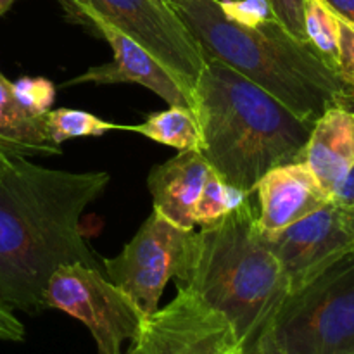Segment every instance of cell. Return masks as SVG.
<instances>
[{
  "label": "cell",
  "mask_w": 354,
  "mask_h": 354,
  "mask_svg": "<svg viewBox=\"0 0 354 354\" xmlns=\"http://www.w3.org/2000/svg\"><path fill=\"white\" fill-rule=\"evenodd\" d=\"M199 44L204 57L220 61L315 123L344 93L341 80L311 47L277 19L242 23L220 0H168Z\"/></svg>",
  "instance_id": "cell-4"
},
{
  "label": "cell",
  "mask_w": 354,
  "mask_h": 354,
  "mask_svg": "<svg viewBox=\"0 0 354 354\" xmlns=\"http://www.w3.org/2000/svg\"><path fill=\"white\" fill-rule=\"evenodd\" d=\"M17 102L33 116L41 118L52 109L55 100V86L44 76H21L10 83Z\"/></svg>",
  "instance_id": "cell-20"
},
{
  "label": "cell",
  "mask_w": 354,
  "mask_h": 354,
  "mask_svg": "<svg viewBox=\"0 0 354 354\" xmlns=\"http://www.w3.org/2000/svg\"><path fill=\"white\" fill-rule=\"evenodd\" d=\"M44 127L48 142L61 145L62 142L82 137H102L111 130H127V127L109 123L99 116L80 109H50L44 114Z\"/></svg>",
  "instance_id": "cell-18"
},
{
  "label": "cell",
  "mask_w": 354,
  "mask_h": 354,
  "mask_svg": "<svg viewBox=\"0 0 354 354\" xmlns=\"http://www.w3.org/2000/svg\"><path fill=\"white\" fill-rule=\"evenodd\" d=\"M258 354H283L280 351L279 346L275 344V341L272 339V335L266 334V337L261 341V346H259Z\"/></svg>",
  "instance_id": "cell-26"
},
{
  "label": "cell",
  "mask_w": 354,
  "mask_h": 354,
  "mask_svg": "<svg viewBox=\"0 0 354 354\" xmlns=\"http://www.w3.org/2000/svg\"><path fill=\"white\" fill-rule=\"evenodd\" d=\"M332 203L335 206L342 207V209H351V207H354V166L351 171L346 175V178L342 180V183L335 190L334 196H332Z\"/></svg>",
  "instance_id": "cell-24"
},
{
  "label": "cell",
  "mask_w": 354,
  "mask_h": 354,
  "mask_svg": "<svg viewBox=\"0 0 354 354\" xmlns=\"http://www.w3.org/2000/svg\"><path fill=\"white\" fill-rule=\"evenodd\" d=\"M301 161L330 197L354 166V113L334 104L315 121Z\"/></svg>",
  "instance_id": "cell-14"
},
{
  "label": "cell",
  "mask_w": 354,
  "mask_h": 354,
  "mask_svg": "<svg viewBox=\"0 0 354 354\" xmlns=\"http://www.w3.org/2000/svg\"><path fill=\"white\" fill-rule=\"evenodd\" d=\"M10 152H12V154H21V152L17 151L16 147H12V145H9V144H6V142L0 140V156L10 154ZM23 156H24V154H23Z\"/></svg>",
  "instance_id": "cell-28"
},
{
  "label": "cell",
  "mask_w": 354,
  "mask_h": 354,
  "mask_svg": "<svg viewBox=\"0 0 354 354\" xmlns=\"http://www.w3.org/2000/svg\"><path fill=\"white\" fill-rule=\"evenodd\" d=\"M0 140L24 156L61 154L59 145L48 142L44 118L33 116L17 102L6 76H0Z\"/></svg>",
  "instance_id": "cell-15"
},
{
  "label": "cell",
  "mask_w": 354,
  "mask_h": 354,
  "mask_svg": "<svg viewBox=\"0 0 354 354\" xmlns=\"http://www.w3.org/2000/svg\"><path fill=\"white\" fill-rule=\"evenodd\" d=\"M196 230L176 227L152 209L137 234L111 259H104L107 279L140 308L145 317L159 308L171 279H180L187 265Z\"/></svg>",
  "instance_id": "cell-8"
},
{
  "label": "cell",
  "mask_w": 354,
  "mask_h": 354,
  "mask_svg": "<svg viewBox=\"0 0 354 354\" xmlns=\"http://www.w3.org/2000/svg\"><path fill=\"white\" fill-rule=\"evenodd\" d=\"M124 354H242L230 322L192 289L145 317Z\"/></svg>",
  "instance_id": "cell-9"
},
{
  "label": "cell",
  "mask_w": 354,
  "mask_h": 354,
  "mask_svg": "<svg viewBox=\"0 0 354 354\" xmlns=\"http://www.w3.org/2000/svg\"><path fill=\"white\" fill-rule=\"evenodd\" d=\"M335 104L346 107V109L353 111L354 113V95H349V93H341V95L335 99Z\"/></svg>",
  "instance_id": "cell-27"
},
{
  "label": "cell",
  "mask_w": 354,
  "mask_h": 354,
  "mask_svg": "<svg viewBox=\"0 0 354 354\" xmlns=\"http://www.w3.org/2000/svg\"><path fill=\"white\" fill-rule=\"evenodd\" d=\"M14 2H16V0H0V17L14 6Z\"/></svg>",
  "instance_id": "cell-30"
},
{
  "label": "cell",
  "mask_w": 354,
  "mask_h": 354,
  "mask_svg": "<svg viewBox=\"0 0 354 354\" xmlns=\"http://www.w3.org/2000/svg\"><path fill=\"white\" fill-rule=\"evenodd\" d=\"M324 2L339 19L354 26V0H324Z\"/></svg>",
  "instance_id": "cell-25"
},
{
  "label": "cell",
  "mask_w": 354,
  "mask_h": 354,
  "mask_svg": "<svg viewBox=\"0 0 354 354\" xmlns=\"http://www.w3.org/2000/svg\"><path fill=\"white\" fill-rule=\"evenodd\" d=\"M78 23L88 24L97 35L104 38L113 48V62L102 66H92L83 75L76 76L62 86L80 85V83H95V85H111V83H137L152 90L161 97L168 106L185 107L194 111V97L190 90L169 73L158 59L149 54L142 45L128 38L114 26L90 10H78L73 17Z\"/></svg>",
  "instance_id": "cell-11"
},
{
  "label": "cell",
  "mask_w": 354,
  "mask_h": 354,
  "mask_svg": "<svg viewBox=\"0 0 354 354\" xmlns=\"http://www.w3.org/2000/svg\"><path fill=\"white\" fill-rule=\"evenodd\" d=\"M339 66L337 76L344 86V93L354 95V26L339 19Z\"/></svg>",
  "instance_id": "cell-22"
},
{
  "label": "cell",
  "mask_w": 354,
  "mask_h": 354,
  "mask_svg": "<svg viewBox=\"0 0 354 354\" xmlns=\"http://www.w3.org/2000/svg\"><path fill=\"white\" fill-rule=\"evenodd\" d=\"M258 227L263 235L279 234L283 228L330 203L328 194L304 161L287 162L270 169L258 182Z\"/></svg>",
  "instance_id": "cell-12"
},
{
  "label": "cell",
  "mask_w": 354,
  "mask_h": 354,
  "mask_svg": "<svg viewBox=\"0 0 354 354\" xmlns=\"http://www.w3.org/2000/svg\"><path fill=\"white\" fill-rule=\"evenodd\" d=\"M268 334L283 354H354V249L290 290Z\"/></svg>",
  "instance_id": "cell-5"
},
{
  "label": "cell",
  "mask_w": 354,
  "mask_h": 354,
  "mask_svg": "<svg viewBox=\"0 0 354 354\" xmlns=\"http://www.w3.org/2000/svg\"><path fill=\"white\" fill-rule=\"evenodd\" d=\"M344 211H346V220H348L349 230H351L353 242H354V207H351V209H344Z\"/></svg>",
  "instance_id": "cell-29"
},
{
  "label": "cell",
  "mask_w": 354,
  "mask_h": 354,
  "mask_svg": "<svg viewBox=\"0 0 354 354\" xmlns=\"http://www.w3.org/2000/svg\"><path fill=\"white\" fill-rule=\"evenodd\" d=\"M304 33L311 50L337 75L341 38L339 17L325 6L324 0H304Z\"/></svg>",
  "instance_id": "cell-17"
},
{
  "label": "cell",
  "mask_w": 354,
  "mask_h": 354,
  "mask_svg": "<svg viewBox=\"0 0 354 354\" xmlns=\"http://www.w3.org/2000/svg\"><path fill=\"white\" fill-rule=\"evenodd\" d=\"M192 97L201 152L221 178L249 196L270 169L303 158L315 123L220 61L206 57Z\"/></svg>",
  "instance_id": "cell-2"
},
{
  "label": "cell",
  "mask_w": 354,
  "mask_h": 354,
  "mask_svg": "<svg viewBox=\"0 0 354 354\" xmlns=\"http://www.w3.org/2000/svg\"><path fill=\"white\" fill-rule=\"evenodd\" d=\"M265 237L282 266L289 292L354 249L346 211L332 201L279 234Z\"/></svg>",
  "instance_id": "cell-10"
},
{
  "label": "cell",
  "mask_w": 354,
  "mask_h": 354,
  "mask_svg": "<svg viewBox=\"0 0 354 354\" xmlns=\"http://www.w3.org/2000/svg\"><path fill=\"white\" fill-rule=\"evenodd\" d=\"M68 16L90 10L154 55L190 93L206 64L203 50L168 0H59Z\"/></svg>",
  "instance_id": "cell-7"
},
{
  "label": "cell",
  "mask_w": 354,
  "mask_h": 354,
  "mask_svg": "<svg viewBox=\"0 0 354 354\" xmlns=\"http://www.w3.org/2000/svg\"><path fill=\"white\" fill-rule=\"evenodd\" d=\"M0 156V301L10 310H45L48 279L61 266L99 268L82 232V214L111 182L109 173H73Z\"/></svg>",
  "instance_id": "cell-1"
},
{
  "label": "cell",
  "mask_w": 354,
  "mask_h": 354,
  "mask_svg": "<svg viewBox=\"0 0 354 354\" xmlns=\"http://www.w3.org/2000/svg\"><path fill=\"white\" fill-rule=\"evenodd\" d=\"M0 76H3V75H2V73H0Z\"/></svg>",
  "instance_id": "cell-31"
},
{
  "label": "cell",
  "mask_w": 354,
  "mask_h": 354,
  "mask_svg": "<svg viewBox=\"0 0 354 354\" xmlns=\"http://www.w3.org/2000/svg\"><path fill=\"white\" fill-rule=\"evenodd\" d=\"M214 169L203 152L180 151L175 158L154 166L147 176V187L154 201V211L185 230H196L194 209Z\"/></svg>",
  "instance_id": "cell-13"
},
{
  "label": "cell",
  "mask_w": 354,
  "mask_h": 354,
  "mask_svg": "<svg viewBox=\"0 0 354 354\" xmlns=\"http://www.w3.org/2000/svg\"><path fill=\"white\" fill-rule=\"evenodd\" d=\"M24 325L17 320L12 310L0 301V341L21 342L24 341Z\"/></svg>",
  "instance_id": "cell-23"
},
{
  "label": "cell",
  "mask_w": 354,
  "mask_h": 354,
  "mask_svg": "<svg viewBox=\"0 0 354 354\" xmlns=\"http://www.w3.org/2000/svg\"><path fill=\"white\" fill-rule=\"evenodd\" d=\"M45 310H59L82 322L92 334L99 354H124L123 344L137 335L145 315L124 290L99 268L73 263L48 279Z\"/></svg>",
  "instance_id": "cell-6"
},
{
  "label": "cell",
  "mask_w": 354,
  "mask_h": 354,
  "mask_svg": "<svg viewBox=\"0 0 354 354\" xmlns=\"http://www.w3.org/2000/svg\"><path fill=\"white\" fill-rule=\"evenodd\" d=\"M251 197L221 220L194 234L178 287L199 294L225 315L242 354H258L289 294L279 259L258 227Z\"/></svg>",
  "instance_id": "cell-3"
},
{
  "label": "cell",
  "mask_w": 354,
  "mask_h": 354,
  "mask_svg": "<svg viewBox=\"0 0 354 354\" xmlns=\"http://www.w3.org/2000/svg\"><path fill=\"white\" fill-rule=\"evenodd\" d=\"M268 7L277 21L299 41L306 44L304 33V0H239Z\"/></svg>",
  "instance_id": "cell-21"
},
{
  "label": "cell",
  "mask_w": 354,
  "mask_h": 354,
  "mask_svg": "<svg viewBox=\"0 0 354 354\" xmlns=\"http://www.w3.org/2000/svg\"><path fill=\"white\" fill-rule=\"evenodd\" d=\"M249 197H251L249 194L228 183L227 180H223L214 171L207 180L206 187L201 194L199 203L194 209V221L201 227L214 223L234 209H237Z\"/></svg>",
  "instance_id": "cell-19"
},
{
  "label": "cell",
  "mask_w": 354,
  "mask_h": 354,
  "mask_svg": "<svg viewBox=\"0 0 354 354\" xmlns=\"http://www.w3.org/2000/svg\"><path fill=\"white\" fill-rule=\"evenodd\" d=\"M127 130L144 135L168 147L178 149V152L190 151V149L201 151L203 145L196 113L185 107L169 106V109L151 114L140 124L127 127Z\"/></svg>",
  "instance_id": "cell-16"
}]
</instances>
